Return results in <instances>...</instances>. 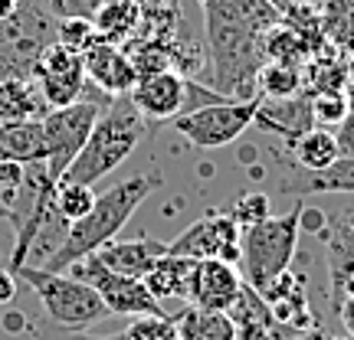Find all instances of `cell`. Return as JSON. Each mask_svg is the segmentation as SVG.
Segmentation results:
<instances>
[{
	"label": "cell",
	"instance_id": "cell-13",
	"mask_svg": "<svg viewBox=\"0 0 354 340\" xmlns=\"http://www.w3.org/2000/svg\"><path fill=\"white\" fill-rule=\"evenodd\" d=\"M82 63H86V79L99 88L102 95L109 99H122L128 95L138 76H135V66L128 59L125 46H115V43H102L95 39L86 52H82Z\"/></svg>",
	"mask_w": 354,
	"mask_h": 340
},
{
	"label": "cell",
	"instance_id": "cell-31",
	"mask_svg": "<svg viewBox=\"0 0 354 340\" xmlns=\"http://www.w3.org/2000/svg\"><path fill=\"white\" fill-rule=\"evenodd\" d=\"M269 210H272V206H269V197H266V193H243L227 213L233 216V223L240 229H250V226H256V223H263L266 216H272Z\"/></svg>",
	"mask_w": 354,
	"mask_h": 340
},
{
	"label": "cell",
	"instance_id": "cell-36",
	"mask_svg": "<svg viewBox=\"0 0 354 340\" xmlns=\"http://www.w3.org/2000/svg\"><path fill=\"white\" fill-rule=\"evenodd\" d=\"M269 3H272L279 13H286V10H292V7H299V3H322V0H269Z\"/></svg>",
	"mask_w": 354,
	"mask_h": 340
},
{
	"label": "cell",
	"instance_id": "cell-15",
	"mask_svg": "<svg viewBox=\"0 0 354 340\" xmlns=\"http://www.w3.org/2000/svg\"><path fill=\"white\" fill-rule=\"evenodd\" d=\"M256 128H263L269 134H279L286 144H295L305 131L315 128V118H312V101L305 95H295V99H282V101H259L256 105Z\"/></svg>",
	"mask_w": 354,
	"mask_h": 340
},
{
	"label": "cell",
	"instance_id": "cell-24",
	"mask_svg": "<svg viewBox=\"0 0 354 340\" xmlns=\"http://www.w3.org/2000/svg\"><path fill=\"white\" fill-rule=\"evenodd\" d=\"M302 66L295 63H263L259 76H256V92H263L269 101L295 99V95H302Z\"/></svg>",
	"mask_w": 354,
	"mask_h": 340
},
{
	"label": "cell",
	"instance_id": "cell-16",
	"mask_svg": "<svg viewBox=\"0 0 354 340\" xmlns=\"http://www.w3.org/2000/svg\"><path fill=\"white\" fill-rule=\"evenodd\" d=\"M165 252H167V242L151 239V236H138V239L105 242L99 252H95V259H99L105 268L118 272V275L145 278V272H148V268H151Z\"/></svg>",
	"mask_w": 354,
	"mask_h": 340
},
{
	"label": "cell",
	"instance_id": "cell-26",
	"mask_svg": "<svg viewBox=\"0 0 354 340\" xmlns=\"http://www.w3.org/2000/svg\"><path fill=\"white\" fill-rule=\"evenodd\" d=\"M95 197L99 193L88 183H66V180H59L56 190H53V210L63 216L66 223H76L95 206Z\"/></svg>",
	"mask_w": 354,
	"mask_h": 340
},
{
	"label": "cell",
	"instance_id": "cell-20",
	"mask_svg": "<svg viewBox=\"0 0 354 340\" xmlns=\"http://www.w3.org/2000/svg\"><path fill=\"white\" fill-rule=\"evenodd\" d=\"M92 23H95L102 43L125 46V39L141 26V7L135 0H99Z\"/></svg>",
	"mask_w": 354,
	"mask_h": 340
},
{
	"label": "cell",
	"instance_id": "cell-7",
	"mask_svg": "<svg viewBox=\"0 0 354 340\" xmlns=\"http://www.w3.org/2000/svg\"><path fill=\"white\" fill-rule=\"evenodd\" d=\"M105 105L99 99H82L66 105V108H50L39 118L43 125V138H46V170L53 180H59L66 174V167L76 161V154L82 151V144L88 141V131L95 128L99 114Z\"/></svg>",
	"mask_w": 354,
	"mask_h": 340
},
{
	"label": "cell",
	"instance_id": "cell-22",
	"mask_svg": "<svg viewBox=\"0 0 354 340\" xmlns=\"http://www.w3.org/2000/svg\"><path fill=\"white\" fill-rule=\"evenodd\" d=\"M174 324L180 340H236V328L227 311H207V308L187 304L174 317Z\"/></svg>",
	"mask_w": 354,
	"mask_h": 340
},
{
	"label": "cell",
	"instance_id": "cell-9",
	"mask_svg": "<svg viewBox=\"0 0 354 340\" xmlns=\"http://www.w3.org/2000/svg\"><path fill=\"white\" fill-rule=\"evenodd\" d=\"M30 76L39 86L43 99L50 108H66L86 95L88 79H86V63H82V52L69 50L63 43H46L37 52V59L30 66Z\"/></svg>",
	"mask_w": 354,
	"mask_h": 340
},
{
	"label": "cell",
	"instance_id": "cell-35",
	"mask_svg": "<svg viewBox=\"0 0 354 340\" xmlns=\"http://www.w3.org/2000/svg\"><path fill=\"white\" fill-rule=\"evenodd\" d=\"M26 0H0V23H7V20H13L17 13L24 10Z\"/></svg>",
	"mask_w": 354,
	"mask_h": 340
},
{
	"label": "cell",
	"instance_id": "cell-32",
	"mask_svg": "<svg viewBox=\"0 0 354 340\" xmlns=\"http://www.w3.org/2000/svg\"><path fill=\"white\" fill-rule=\"evenodd\" d=\"M24 180H26V167L24 164L0 161V203L7 206V213H10V206L17 203V197H20Z\"/></svg>",
	"mask_w": 354,
	"mask_h": 340
},
{
	"label": "cell",
	"instance_id": "cell-28",
	"mask_svg": "<svg viewBox=\"0 0 354 340\" xmlns=\"http://www.w3.org/2000/svg\"><path fill=\"white\" fill-rule=\"evenodd\" d=\"M125 340H180L177 324L171 314H145L131 317V324L125 330Z\"/></svg>",
	"mask_w": 354,
	"mask_h": 340
},
{
	"label": "cell",
	"instance_id": "cell-17",
	"mask_svg": "<svg viewBox=\"0 0 354 340\" xmlns=\"http://www.w3.org/2000/svg\"><path fill=\"white\" fill-rule=\"evenodd\" d=\"M282 193L292 197H315V193H354V157H338L325 170H302L279 183Z\"/></svg>",
	"mask_w": 354,
	"mask_h": 340
},
{
	"label": "cell",
	"instance_id": "cell-6",
	"mask_svg": "<svg viewBox=\"0 0 354 340\" xmlns=\"http://www.w3.org/2000/svg\"><path fill=\"white\" fill-rule=\"evenodd\" d=\"M256 105H259L256 99H246V101L227 99V101H216V105H203V108L177 114L171 125L194 148L216 151V148H227L233 141H240L250 131V125L256 118Z\"/></svg>",
	"mask_w": 354,
	"mask_h": 340
},
{
	"label": "cell",
	"instance_id": "cell-30",
	"mask_svg": "<svg viewBox=\"0 0 354 340\" xmlns=\"http://www.w3.org/2000/svg\"><path fill=\"white\" fill-rule=\"evenodd\" d=\"M308 101H312V118H315L318 128H338L344 121L348 108H351L344 92H318Z\"/></svg>",
	"mask_w": 354,
	"mask_h": 340
},
{
	"label": "cell",
	"instance_id": "cell-2",
	"mask_svg": "<svg viewBox=\"0 0 354 340\" xmlns=\"http://www.w3.org/2000/svg\"><path fill=\"white\" fill-rule=\"evenodd\" d=\"M161 187H165V180L158 174H135V177H128V180H122V183L109 187L105 193H99L95 206L82 219L66 226V236L59 242V249L39 268H46V272H66L79 259L95 255L105 242H112L125 229V223L135 216V210H138L141 203Z\"/></svg>",
	"mask_w": 354,
	"mask_h": 340
},
{
	"label": "cell",
	"instance_id": "cell-29",
	"mask_svg": "<svg viewBox=\"0 0 354 340\" xmlns=\"http://www.w3.org/2000/svg\"><path fill=\"white\" fill-rule=\"evenodd\" d=\"M95 39H99V33H95L92 17H63V20H56V43H63L69 50L86 52Z\"/></svg>",
	"mask_w": 354,
	"mask_h": 340
},
{
	"label": "cell",
	"instance_id": "cell-21",
	"mask_svg": "<svg viewBox=\"0 0 354 340\" xmlns=\"http://www.w3.org/2000/svg\"><path fill=\"white\" fill-rule=\"evenodd\" d=\"M190 268H194V259H184V255H171L165 252L158 262L145 272V288L151 291L158 301L165 304L167 298H187V278Z\"/></svg>",
	"mask_w": 354,
	"mask_h": 340
},
{
	"label": "cell",
	"instance_id": "cell-27",
	"mask_svg": "<svg viewBox=\"0 0 354 340\" xmlns=\"http://www.w3.org/2000/svg\"><path fill=\"white\" fill-rule=\"evenodd\" d=\"M335 52L312 63V69H308L305 82H312V95H318V92H348V63L338 59Z\"/></svg>",
	"mask_w": 354,
	"mask_h": 340
},
{
	"label": "cell",
	"instance_id": "cell-12",
	"mask_svg": "<svg viewBox=\"0 0 354 340\" xmlns=\"http://www.w3.org/2000/svg\"><path fill=\"white\" fill-rule=\"evenodd\" d=\"M128 99L145 121H174L177 114H184L187 105V76H180L177 69L145 76L135 82Z\"/></svg>",
	"mask_w": 354,
	"mask_h": 340
},
{
	"label": "cell",
	"instance_id": "cell-19",
	"mask_svg": "<svg viewBox=\"0 0 354 340\" xmlns=\"http://www.w3.org/2000/svg\"><path fill=\"white\" fill-rule=\"evenodd\" d=\"M0 161L13 164H43L46 161V138L39 121H0Z\"/></svg>",
	"mask_w": 354,
	"mask_h": 340
},
{
	"label": "cell",
	"instance_id": "cell-38",
	"mask_svg": "<svg viewBox=\"0 0 354 340\" xmlns=\"http://www.w3.org/2000/svg\"><path fill=\"white\" fill-rule=\"evenodd\" d=\"M289 340H328L322 330H299V334H292Z\"/></svg>",
	"mask_w": 354,
	"mask_h": 340
},
{
	"label": "cell",
	"instance_id": "cell-34",
	"mask_svg": "<svg viewBox=\"0 0 354 340\" xmlns=\"http://www.w3.org/2000/svg\"><path fill=\"white\" fill-rule=\"evenodd\" d=\"M17 298V275L0 262V304H10Z\"/></svg>",
	"mask_w": 354,
	"mask_h": 340
},
{
	"label": "cell",
	"instance_id": "cell-10",
	"mask_svg": "<svg viewBox=\"0 0 354 340\" xmlns=\"http://www.w3.org/2000/svg\"><path fill=\"white\" fill-rule=\"evenodd\" d=\"M240 232L243 229L233 223L227 210H210L197 223H190L177 239L167 242L171 255L184 259H223V262H240Z\"/></svg>",
	"mask_w": 354,
	"mask_h": 340
},
{
	"label": "cell",
	"instance_id": "cell-39",
	"mask_svg": "<svg viewBox=\"0 0 354 340\" xmlns=\"http://www.w3.org/2000/svg\"><path fill=\"white\" fill-rule=\"evenodd\" d=\"M135 3H138L141 10H158V7H167L171 0H135Z\"/></svg>",
	"mask_w": 354,
	"mask_h": 340
},
{
	"label": "cell",
	"instance_id": "cell-40",
	"mask_svg": "<svg viewBox=\"0 0 354 340\" xmlns=\"http://www.w3.org/2000/svg\"><path fill=\"white\" fill-rule=\"evenodd\" d=\"M0 219H10V213H7V206L0 203Z\"/></svg>",
	"mask_w": 354,
	"mask_h": 340
},
{
	"label": "cell",
	"instance_id": "cell-25",
	"mask_svg": "<svg viewBox=\"0 0 354 340\" xmlns=\"http://www.w3.org/2000/svg\"><path fill=\"white\" fill-rule=\"evenodd\" d=\"M322 26L335 50L354 52V0H322Z\"/></svg>",
	"mask_w": 354,
	"mask_h": 340
},
{
	"label": "cell",
	"instance_id": "cell-4",
	"mask_svg": "<svg viewBox=\"0 0 354 340\" xmlns=\"http://www.w3.org/2000/svg\"><path fill=\"white\" fill-rule=\"evenodd\" d=\"M302 200H295L286 216H266L263 223L240 232V275H246L243 281L259 294H266L292 268L302 236Z\"/></svg>",
	"mask_w": 354,
	"mask_h": 340
},
{
	"label": "cell",
	"instance_id": "cell-1",
	"mask_svg": "<svg viewBox=\"0 0 354 340\" xmlns=\"http://www.w3.org/2000/svg\"><path fill=\"white\" fill-rule=\"evenodd\" d=\"M207 23V52L214 66L210 88L236 101L256 99L263 69V37L282 20L269 0H201Z\"/></svg>",
	"mask_w": 354,
	"mask_h": 340
},
{
	"label": "cell",
	"instance_id": "cell-23",
	"mask_svg": "<svg viewBox=\"0 0 354 340\" xmlns=\"http://www.w3.org/2000/svg\"><path fill=\"white\" fill-rule=\"evenodd\" d=\"M292 157H295V164L302 167V170H325L331 167L342 154H338V141L331 134L328 128H312V131H305L302 138L292 144Z\"/></svg>",
	"mask_w": 354,
	"mask_h": 340
},
{
	"label": "cell",
	"instance_id": "cell-3",
	"mask_svg": "<svg viewBox=\"0 0 354 340\" xmlns=\"http://www.w3.org/2000/svg\"><path fill=\"white\" fill-rule=\"evenodd\" d=\"M145 134H148V121L131 105V99L128 95L109 99L95 128L88 131V141L82 144V151L76 154L73 164L66 167V174L59 180H66V183H88V187L99 183L135 154V148L141 144Z\"/></svg>",
	"mask_w": 354,
	"mask_h": 340
},
{
	"label": "cell",
	"instance_id": "cell-11",
	"mask_svg": "<svg viewBox=\"0 0 354 340\" xmlns=\"http://www.w3.org/2000/svg\"><path fill=\"white\" fill-rule=\"evenodd\" d=\"M243 291V275L233 262L223 259H197L187 278V298L184 301L207 311H230Z\"/></svg>",
	"mask_w": 354,
	"mask_h": 340
},
{
	"label": "cell",
	"instance_id": "cell-33",
	"mask_svg": "<svg viewBox=\"0 0 354 340\" xmlns=\"http://www.w3.org/2000/svg\"><path fill=\"white\" fill-rule=\"evenodd\" d=\"M335 141H338V154H342V157H354V105L348 108L344 121L338 125V131H335Z\"/></svg>",
	"mask_w": 354,
	"mask_h": 340
},
{
	"label": "cell",
	"instance_id": "cell-14",
	"mask_svg": "<svg viewBox=\"0 0 354 340\" xmlns=\"http://www.w3.org/2000/svg\"><path fill=\"white\" fill-rule=\"evenodd\" d=\"M233 328H236V340H289L292 330L282 328V321L276 317V311L269 308L263 294L243 281L240 298L233 301V308L227 311Z\"/></svg>",
	"mask_w": 354,
	"mask_h": 340
},
{
	"label": "cell",
	"instance_id": "cell-5",
	"mask_svg": "<svg viewBox=\"0 0 354 340\" xmlns=\"http://www.w3.org/2000/svg\"><path fill=\"white\" fill-rule=\"evenodd\" d=\"M17 281H26L30 291L39 298L43 311L56 328L63 330H82L95 324L102 317H109L105 304L86 281L66 275V272H46L39 265H20L13 268Z\"/></svg>",
	"mask_w": 354,
	"mask_h": 340
},
{
	"label": "cell",
	"instance_id": "cell-37",
	"mask_svg": "<svg viewBox=\"0 0 354 340\" xmlns=\"http://www.w3.org/2000/svg\"><path fill=\"white\" fill-rule=\"evenodd\" d=\"M66 340H125V334H109V337H95V334H79V330H69Z\"/></svg>",
	"mask_w": 354,
	"mask_h": 340
},
{
	"label": "cell",
	"instance_id": "cell-8",
	"mask_svg": "<svg viewBox=\"0 0 354 340\" xmlns=\"http://www.w3.org/2000/svg\"><path fill=\"white\" fill-rule=\"evenodd\" d=\"M69 268H73V278L86 281L88 288L99 294L109 314H115V317L167 314L165 304L145 288V281H141V278L118 275V272H112V268H105L95 255H86V259H79V262L69 265Z\"/></svg>",
	"mask_w": 354,
	"mask_h": 340
},
{
	"label": "cell",
	"instance_id": "cell-18",
	"mask_svg": "<svg viewBox=\"0 0 354 340\" xmlns=\"http://www.w3.org/2000/svg\"><path fill=\"white\" fill-rule=\"evenodd\" d=\"M50 112L33 76L0 79V121H39Z\"/></svg>",
	"mask_w": 354,
	"mask_h": 340
}]
</instances>
